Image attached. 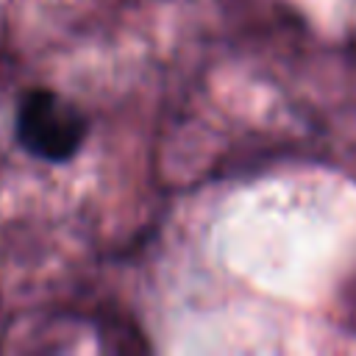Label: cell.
<instances>
[{
	"label": "cell",
	"mask_w": 356,
	"mask_h": 356,
	"mask_svg": "<svg viewBox=\"0 0 356 356\" xmlns=\"http://www.w3.org/2000/svg\"><path fill=\"white\" fill-rule=\"evenodd\" d=\"M19 145L44 161H67L86 139V117L50 89H31L17 108Z\"/></svg>",
	"instance_id": "cell-1"
}]
</instances>
